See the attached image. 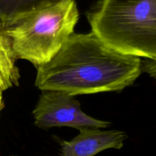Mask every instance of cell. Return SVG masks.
<instances>
[{"label":"cell","mask_w":156,"mask_h":156,"mask_svg":"<svg viewBox=\"0 0 156 156\" xmlns=\"http://www.w3.org/2000/svg\"><path fill=\"white\" fill-rule=\"evenodd\" d=\"M140 57L122 54L93 32L73 33L47 63L37 67L35 86L72 95L120 91L141 74Z\"/></svg>","instance_id":"obj_1"},{"label":"cell","mask_w":156,"mask_h":156,"mask_svg":"<svg viewBox=\"0 0 156 156\" xmlns=\"http://www.w3.org/2000/svg\"><path fill=\"white\" fill-rule=\"evenodd\" d=\"M63 0H0V23Z\"/></svg>","instance_id":"obj_7"},{"label":"cell","mask_w":156,"mask_h":156,"mask_svg":"<svg viewBox=\"0 0 156 156\" xmlns=\"http://www.w3.org/2000/svg\"><path fill=\"white\" fill-rule=\"evenodd\" d=\"M34 125L43 129L67 126L77 129H102L111 125L108 121L97 120L81 109L76 96L54 90L42 91L33 111Z\"/></svg>","instance_id":"obj_4"},{"label":"cell","mask_w":156,"mask_h":156,"mask_svg":"<svg viewBox=\"0 0 156 156\" xmlns=\"http://www.w3.org/2000/svg\"><path fill=\"white\" fill-rule=\"evenodd\" d=\"M79 131L80 133L70 141L57 139L61 146L60 156H94L108 149H120L127 138L126 133L116 129H84Z\"/></svg>","instance_id":"obj_5"},{"label":"cell","mask_w":156,"mask_h":156,"mask_svg":"<svg viewBox=\"0 0 156 156\" xmlns=\"http://www.w3.org/2000/svg\"><path fill=\"white\" fill-rule=\"evenodd\" d=\"M79 19L76 2L63 0L0 23V31L17 60H27L38 67L60 50L74 33Z\"/></svg>","instance_id":"obj_3"},{"label":"cell","mask_w":156,"mask_h":156,"mask_svg":"<svg viewBox=\"0 0 156 156\" xmlns=\"http://www.w3.org/2000/svg\"><path fill=\"white\" fill-rule=\"evenodd\" d=\"M11 156H16V155H11Z\"/></svg>","instance_id":"obj_10"},{"label":"cell","mask_w":156,"mask_h":156,"mask_svg":"<svg viewBox=\"0 0 156 156\" xmlns=\"http://www.w3.org/2000/svg\"><path fill=\"white\" fill-rule=\"evenodd\" d=\"M86 16L91 32L111 49L156 60V0H100Z\"/></svg>","instance_id":"obj_2"},{"label":"cell","mask_w":156,"mask_h":156,"mask_svg":"<svg viewBox=\"0 0 156 156\" xmlns=\"http://www.w3.org/2000/svg\"><path fill=\"white\" fill-rule=\"evenodd\" d=\"M155 60L154 59H147L145 63L142 64L141 62V71L144 70L146 73L150 74L152 77L155 78Z\"/></svg>","instance_id":"obj_8"},{"label":"cell","mask_w":156,"mask_h":156,"mask_svg":"<svg viewBox=\"0 0 156 156\" xmlns=\"http://www.w3.org/2000/svg\"><path fill=\"white\" fill-rule=\"evenodd\" d=\"M3 108H4V103H3V100H2V101H0V112H1V111L2 110Z\"/></svg>","instance_id":"obj_9"},{"label":"cell","mask_w":156,"mask_h":156,"mask_svg":"<svg viewBox=\"0 0 156 156\" xmlns=\"http://www.w3.org/2000/svg\"><path fill=\"white\" fill-rule=\"evenodd\" d=\"M7 38L0 31V101L2 93L19 84L20 71Z\"/></svg>","instance_id":"obj_6"}]
</instances>
